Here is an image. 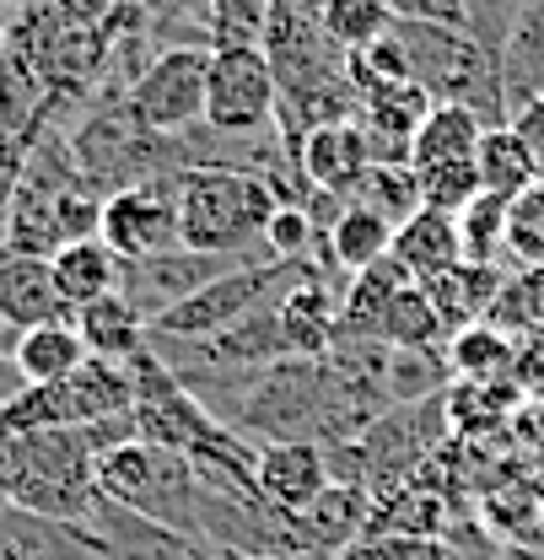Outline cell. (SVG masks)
I'll return each mask as SVG.
<instances>
[{"mask_svg": "<svg viewBox=\"0 0 544 560\" xmlns=\"http://www.w3.org/2000/svg\"><path fill=\"white\" fill-rule=\"evenodd\" d=\"M350 81H356V92L367 81H415L431 103H464L490 130L507 125L501 66L470 27L394 22L372 49L350 55Z\"/></svg>", "mask_w": 544, "mask_h": 560, "instance_id": "6da1fadb", "label": "cell"}, {"mask_svg": "<svg viewBox=\"0 0 544 560\" xmlns=\"http://www.w3.org/2000/svg\"><path fill=\"white\" fill-rule=\"evenodd\" d=\"M275 206L280 195L270 178L248 167H189L178 173V248L259 265L248 259V248H259Z\"/></svg>", "mask_w": 544, "mask_h": 560, "instance_id": "7a4b0ae2", "label": "cell"}, {"mask_svg": "<svg viewBox=\"0 0 544 560\" xmlns=\"http://www.w3.org/2000/svg\"><path fill=\"white\" fill-rule=\"evenodd\" d=\"M97 490L119 506H130L140 517L162 523V528H178V534H195L200 539V475L184 453H167L157 442H119L114 453L97 458Z\"/></svg>", "mask_w": 544, "mask_h": 560, "instance_id": "3957f363", "label": "cell"}, {"mask_svg": "<svg viewBox=\"0 0 544 560\" xmlns=\"http://www.w3.org/2000/svg\"><path fill=\"white\" fill-rule=\"evenodd\" d=\"M136 410V372L130 361H103L86 355L76 372L55 383H27L0 405V436L16 431H70V425H92V420L125 416Z\"/></svg>", "mask_w": 544, "mask_h": 560, "instance_id": "277c9868", "label": "cell"}, {"mask_svg": "<svg viewBox=\"0 0 544 560\" xmlns=\"http://www.w3.org/2000/svg\"><path fill=\"white\" fill-rule=\"evenodd\" d=\"M313 265H319V259H270V265L221 270L216 280H205L200 291H189L184 302H173L167 313H157L146 329H151V335H167V340H205V335H221V329H232L238 318H248V313L280 302Z\"/></svg>", "mask_w": 544, "mask_h": 560, "instance_id": "5b68a950", "label": "cell"}, {"mask_svg": "<svg viewBox=\"0 0 544 560\" xmlns=\"http://www.w3.org/2000/svg\"><path fill=\"white\" fill-rule=\"evenodd\" d=\"M205 81H210V44H167L125 86L119 108L151 136H189L205 125Z\"/></svg>", "mask_w": 544, "mask_h": 560, "instance_id": "8992f818", "label": "cell"}, {"mask_svg": "<svg viewBox=\"0 0 544 560\" xmlns=\"http://www.w3.org/2000/svg\"><path fill=\"white\" fill-rule=\"evenodd\" d=\"M280 86L265 44H232L210 49V81H205V130L210 136H270Z\"/></svg>", "mask_w": 544, "mask_h": 560, "instance_id": "52a82bcc", "label": "cell"}, {"mask_svg": "<svg viewBox=\"0 0 544 560\" xmlns=\"http://www.w3.org/2000/svg\"><path fill=\"white\" fill-rule=\"evenodd\" d=\"M97 237L125 259H151L178 248V178H146V184H125L103 200V221Z\"/></svg>", "mask_w": 544, "mask_h": 560, "instance_id": "ba28073f", "label": "cell"}, {"mask_svg": "<svg viewBox=\"0 0 544 560\" xmlns=\"http://www.w3.org/2000/svg\"><path fill=\"white\" fill-rule=\"evenodd\" d=\"M243 259H216V254H195V248H167L119 270V291L130 296L140 318L151 324L157 313H167L173 302H184L189 291H200L205 280H216L221 270H238Z\"/></svg>", "mask_w": 544, "mask_h": 560, "instance_id": "9c48e42d", "label": "cell"}, {"mask_svg": "<svg viewBox=\"0 0 544 560\" xmlns=\"http://www.w3.org/2000/svg\"><path fill=\"white\" fill-rule=\"evenodd\" d=\"M431 97L415 81H367L356 97V125L372 145V162H409V140L426 125Z\"/></svg>", "mask_w": 544, "mask_h": 560, "instance_id": "30bf717a", "label": "cell"}, {"mask_svg": "<svg viewBox=\"0 0 544 560\" xmlns=\"http://www.w3.org/2000/svg\"><path fill=\"white\" fill-rule=\"evenodd\" d=\"M254 486L275 512H308L324 490L335 486L329 475V453L319 442H265L259 464H254Z\"/></svg>", "mask_w": 544, "mask_h": 560, "instance_id": "8fae6325", "label": "cell"}, {"mask_svg": "<svg viewBox=\"0 0 544 560\" xmlns=\"http://www.w3.org/2000/svg\"><path fill=\"white\" fill-rule=\"evenodd\" d=\"M297 167L308 178V189H329V195H345L361 184V173L372 167V145L361 136L356 119H329V125H313L302 136V151H297Z\"/></svg>", "mask_w": 544, "mask_h": 560, "instance_id": "7c38bea8", "label": "cell"}, {"mask_svg": "<svg viewBox=\"0 0 544 560\" xmlns=\"http://www.w3.org/2000/svg\"><path fill=\"white\" fill-rule=\"evenodd\" d=\"M55 318H70V307L55 291L49 259H33V254H16L0 243V324L33 329V324H55Z\"/></svg>", "mask_w": 544, "mask_h": 560, "instance_id": "4fadbf2b", "label": "cell"}, {"mask_svg": "<svg viewBox=\"0 0 544 560\" xmlns=\"http://www.w3.org/2000/svg\"><path fill=\"white\" fill-rule=\"evenodd\" d=\"M389 259L405 270L409 280H431L453 265H464V243H459V215L448 210L420 206L409 221L394 226V243H389Z\"/></svg>", "mask_w": 544, "mask_h": 560, "instance_id": "5bb4252c", "label": "cell"}, {"mask_svg": "<svg viewBox=\"0 0 544 560\" xmlns=\"http://www.w3.org/2000/svg\"><path fill=\"white\" fill-rule=\"evenodd\" d=\"M420 291H426V302L437 307V318H442V329L448 335H459V329H470L479 318H490V307H496V296H501V285H507V270L501 265H453V270H442V276L431 280H415Z\"/></svg>", "mask_w": 544, "mask_h": 560, "instance_id": "9a60e30c", "label": "cell"}, {"mask_svg": "<svg viewBox=\"0 0 544 560\" xmlns=\"http://www.w3.org/2000/svg\"><path fill=\"white\" fill-rule=\"evenodd\" d=\"M501 92H507V119L544 97V0H523L512 11V27L501 38Z\"/></svg>", "mask_w": 544, "mask_h": 560, "instance_id": "2e32d148", "label": "cell"}, {"mask_svg": "<svg viewBox=\"0 0 544 560\" xmlns=\"http://www.w3.org/2000/svg\"><path fill=\"white\" fill-rule=\"evenodd\" d=\"M367 517H372V495L361 486H340V480H335L308 512H297V528H302V539L313 545V556L335 560L340 550H350V545L367 534Z\"/></svg>", "mask_w": 544, "mask_h": 560, "instance_id": "e0dca14e", "label": "cell"}, {"mask_svg": "<svg viewBox=\"0 0 544 560\" xmlns=\"http://www.w3.org/2000/svg\"><path fill=\"white\" fill-rule=\"evenodd\" d=\"M119 270H125V259L103 237H81V243H66V248L49 254V276H55V291L70 313L119 291Z\"/></svg>", "mask_w": 544, "mask_h": 560, "instance_id": "ac0fdd59", "label": "cell"}, {"mask_svg": "<svg viewBox=\"0 0 544 560\" xmlns=\"http://www.w3.org/2000/svg\"><path fill=\"white\" fill-rule=\"evenodd\" d=\"M490 125L479 119L475 108L464 103H431L426 125L409 140V167L415 173H431V167H448V162H475V145Z\"/></svg>", "mask_w": 544, "mask_h": 560, "instance_id": "d6986e66", "label": "cell"}, {"mask_svg": "<svg viewBox=\"0 0 544 560\" xmlns=\"http://www.w3.org/2000/svg\"><path fill=\"white\" fill-rule=\"evenodd\" d=\"M400 285H409V276L394 259H378V265H367V270H356V276L345 280L340 318H335V346H345V340H378V324H383V313H389V302H394Z\"/></svg>", "mask_w": 544, "mask_h": 560, "instance_id": "ffe728a7", "label": "cell"}, {"mask_svg": "<svg viewBox=\"0 0 544 560\" xmlns=\"http://www.w3.org/2000/svg\"><path fill=\"white\" fill-rule=\"evenodd\" d=\"M76 335L86 340V355H103V361H136L146 350V318L130 307L125 291H108L86 307L70 313Z\"/></svg>", "mask_w": 544, "mask_h": 560, "instance_id": "44dd1931", "label": "cell"}, {"mask_svg": "<svg viewBox=\"0 0 544 560\" xmlns=\"http://www.w3.org/2000/svg\"><path fill=\"white\" fill-rule=\"evenodd\" d=\"M389 243H394V226L378 215V210L356 206V200H345L340 221L324 232V265L335 270V276H356V270H367V265H378V259H389Z\"/></svg>", "mask_w": 544, "mask_h": 560, "instance_id": "7402d4cb", "label": "cell"}, {"mask_svg": "<svg viewBox=\"0 0 544 560\" xmlns=\"http://www.w3.org/2000/svg\"><path fill=\"white\" fill-rule=\"evenodd\" d=\"M86 361V340L76 335L70 318H55V324H33V329H16V346H11V366L27 383H55Z\"/></svg>", "mask_w": 544, "mask_h": 560, "instance_id": "603a6c76", "label": "cell"}, {"mask_svg": "<svg viewBox=\"0 0 544 560\" xmlns=\"http://www.w3.org/2000/svg\"><path fill=\"white\" fill-rule=\"evenodd\" d=\"M475 167H479V189L507 195V200H518L523 189L540 184V162H534V151L523 145V136L512 125H496V130L479 136Z\"/></svg>", "mask_w": 544, "mask_h": 560, "instance_id": "cb8c5ba5", "label": "cell"}, {"mask_svg": "<svg viewBox=\"0 0 544 560\" xmlns=\"http://www.w3.org/2000/svg\"><path fill=\"white\" fill-rule=\"evenodd\" d=\"M442 355H448V372H459L464 383H496V377L512 366L518 346H512V335H507L501 324L479 318V324H470V329L448 335Z\"/></svg>", "mask_w": 544, "mask_h": 560, "instance_id": "d4e9b609", "label": "cell"}, {"mask_svg": "<svg viewBox=\"0 0 544 560\" xmlns=\"http://www.w3.org/2000/svg\"><path fill=\"white\" fill-rule=\"evenodd\" d=\"M378 346H389V350H442L448 346V329H442L437 307L426 302V291H420L415 280L394 291V302H389V313H383V324H378Z\"/></svg>", "mask_w": 544, "mask_h": 560, "instance_id": "484cf974", "label": "cell"}, {"mask_svg": "<svg viewBox=\"0 0 544 560\" xmlns=\"http://www.w3.org/2000/svg\"><path fill=\"white\" fill-rule=\"evenodd\" d=\"M350 200L378 210L389 226H400V221H409V215L420 210V178H415L409 162H372V167L361 173V184L350 189Z\"/></svg>", "mask_w": 544, "mask_h": 560, "instance_id": "4316f807", "label": "cell"}, {"mask_svg": "<svg viewBox=\"0 0 544 560\" xmlns=\"http://www.w3.org/2000/svg\"><path fill=\"white\" fill-rule=\"evenodd\" d=\"M507 215H512V200L490 195V189H479L475 200L459 210V243H464L470 265H501L507 259Z\"/></svg>", "mask_w": 544, "mask_h": 560, "instance_id": "83f0119b", "label": "cell"}, {"mask_svg": "<svg viewBox=\"0 0 544 560\" xmlns=\"http://www.w3.org/2000/svg\"><path fill=\"white\" fill-rule=\"evenodd\" d=\"M319 22L340 55H361L394 27V11H389V0H324Z\"/></svg>", "mask_w": 544, "mask_h": 560, "instance_id": "f1b7e54d", "label": "cell"}, {"mask_svg": "<svg viewBox=\"0 0 544 560\" xmlns=\"http://www.w3.org/2000/svg\"><path fill=\"white\" fill-rule=\"evenodd\" d=\"M265 27H270V0H205V38H210V49L265 44Z\"/></svg>", "mask_w": 544, "mask_h": 560, "instance_id": "f546056e", "label": "cell"}, {"mask_svg": "<svg viewBox=\"0 0 544 560\" xmlns=\"http://www.w3.org/2000/svg\"><path fill=\"white\" fill-rule=\"evenodd\" d=\"M507 259L518 270H540L544 265V184L523 189L512 200V215H507Z\"/></svg>", "mask_w": 544, "mask_h": 560, "instance_id": "4dcf8cb0", "label": "cell"}, {"mask_svg": "<svg viewBox=\"0 0 544 560\" xmlns=\"http://www.w3.org/2000/svg\"><path fill=\"white\" fill-rule=\"evenodd\" d=\"M265 254L270 259H313V248L324 243L319 232H313V221H308V210L302 200H280L270 210V221H265Z\"/></svg>", "mask_w": 544, "mask_h": 560, "instance_id": "1f68e13d", "label": "cell"}, {"mask_svg": "<svg viewBox=\"0 0 544 560\" xmlns=\"http://www.w3.org/2000/svg\"><path fill=\"white\" fill-rule=\"evenodd\" d=\"M415 178H420V206L448 210V215H459L479 195L475 162H448V167H431V173H415Z\"/></svg>", "mask_w": 544, "mask_h": 560, "instance_id": "d6a6232c", "label": "cell"}, {"mask_svg": "<svg viewBox=\"0 0 544 560\" xmlns=\"http://www.w3.org/2000/svg\"><path fill=\"white\" fill-rule=\"evenodd\" d=\"M335 560H448V539H409V534H361Z\"/></svg>", "mask_w": 544, "mask_h": 560, "instance_id": "836d02e7", "label": "cell"}, {"mask_svg": "<svg viewBox=\"0 0 544 560\" xmlns=\"http://www.w3.org/2000/svg\"><path fill=\"white\" fill-rule=\"evenodd\" d=\"M394 22H426V27H470L464 0H389Z\"/></svg>", "mask_w": 544, "mask_h": 560, "instance_id": "e575fe53", "label": "cell"}, {"mask_svg": "<svg viewBox=\"0 0 544 560\" xmlns=\"http://www.w3.org/2000/svg\"><path fill=\"white\" fill-rule=\"evenodd\" d=\"M66 27H76V33H97V27H108V16L119 11V0H44Z\"/></svg>", "mask_w": 544, "mask_h": 560, "instance_id": "d590c367", "label": "cell"}, {"mask_svg": "<svg viewBox=\"0 0 544 560\" xmlns=\"http://www.w3.org/2000/svg\"><path fill=\"white\" fill-rule=\"evenodd\" d=\"M22 156H27V151H0V226H5V210H11L16 178H22Z\"/></svg>", "mask_w": 544, "mask_h": 560, "instance_id": "8d00e7d4", "label": "cell"}, {"mask_svg": "<svg viewBox=\"0 0 544 560\" xmlns=\"http://www.w3.org/2000/svg\"><path fill=\"white\" fill-rule=\"evenodd\" d=\"M0 5H11V11H22V5H33V0H0Z\"/></svg>", "mask_w": 544, "mask_h": 560, "instance_id": "74e56055", "label": "cell"}, {"mask_svg": "<svg viewBox=\"0 0 544 560\" xmlns=\"http://www.w3.org/2000/svg\"><path fill=\"white\" fill-rule=\"evenodd\" d=\"M216 560H248V556H232V550H216Z\"/></svg>", "mask_w": 544, "mask_h": 560, "instance_id": "f35d334b", "label": "cell"}, {"mask_svg": "<svg viewBox=\"0 0 544 560\" xmlns=\"http://www.w3.org/2000/svg\"><path fill=\"white\" fill-rule=\"evenodd\" d=\"M0 49H5V27H0Z\"/></svg>", "mask_w": 544, "mask_h": 560, "instance_id": "ab89813d", "label": "cell"}]
</instances>
